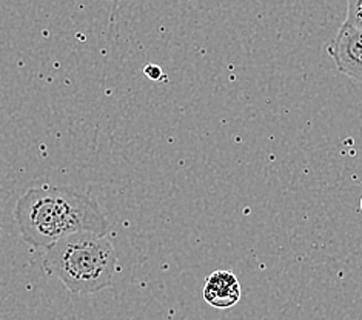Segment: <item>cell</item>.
<instances>
[{"label": "cell", "instance_id": "cell-1", "mask_svg": "<svg viewBox=\"0 0 362 320\" xmlns=\"http://www.w3.org/2000/svg\"><path fill=\"white\" fill-rule=\"evenodd\" d=\"M22 239L36 248H49L76 232L107 236L110 223L99 205L87 194L68 186L28 189L14 208Z\"/></svg>", "mask_w": 362, "mask_h": 320}, {"label": "cell", "instance_id": "cell-2", "mask_svg": "<svg viewBox=\"0 0 362 320\" xmlns=\"http://www.w3.org/2000/svg\"><path fill=\"white\" fill-rule=\"evenodd\" d=\"M42 266L73 294L110 288L117 271V254L107 236L76 232L47 248Z\"/></svg>", "mask_w": 362, "mask_h": 320}, {"label": "cell", "instance_id": "cell-3", "mask_svg": "<svg viewBox=\"0 0 362 320\" xmlns=\"http://www.w3.org/2000/svg\"><path fill=\"white\" fill-rule=\"evenodd\" d=\"M338 71L362 85V31L342 23L327 48Z\"/></svg>", "mask_w": 362, "mask_h": 320}, {"label": "cell", "instance_id": "cell-4", "mask_svg": "<svg viewBox=\"0 0 362 320\" xmlns=\"http://www.w3.org/2000/svg\"><path fill=\"white\" fill-rule=\"evenodd\" d=\"M204 299L218 309L235 307L240 300V285L231 271H214L205 280Z\"/></svg>", "mask_w": 362, "mask_h": 320}, {"label": "cell", "instance_id": "cell-5", "mask_svg": "<svg viewBox=\"0 0 362 320\" xmlns=\"http://www.w3.org/2000/svg\"><path fill=\"white\" fill-rule=\"evenodd\" d=\"M344 23L362 31V0H347V16Z\"/></svg>", "mask_w": 362, "mask_h": 320}, {"label": "cell", "instance_id": "cell-6", "mask_svg": "<svg viewBox=\"0 0 362 320\" xmlns=\"http://www.w3.org/2000/svg\"><path fill=\"white\" fill-rule=\"evenodd\" d=\"M145 76H146V77H150V79H153V81H158V79H160L162 70H160L159 66L150 65V66H146V68H145Z\"/></svg>", "mask_w": 362, "mask_h": 320}, {"label": "cell", "instance_id": "cell-7", "mask_svg": "<svg viewBox=\"0 0 362 320\" xmlns=\"http://www.w3.org/2000/svg\"><path fill=\"white\" fill-rule=\"evenodd\" d=\"M361 210H362V198H361Z\"/></svg>", "mask_w": 362, "mask_h": 320}]
</instances>
